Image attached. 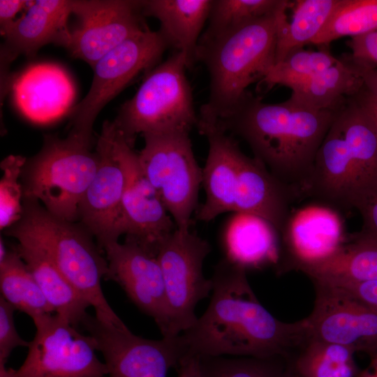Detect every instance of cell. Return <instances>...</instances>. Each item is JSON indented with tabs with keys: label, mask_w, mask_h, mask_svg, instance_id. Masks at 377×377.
Instances as JSON below:
<instances>
[{
	"label": "cell",
	"mask_w": 377,
	"mask_h": 377,
	"mask_svg": "<svg viewBox=\"0 0 377 377\" xmlns=\"http://www.w3.org/2000/svg\"><path fill=\"white\" fill-rule=\"evenodd\" d=\"M297 194L259 160L242 154L237 175L233 212L263 219L280 232Z\"/></svg>",
	"instance_id": "cell-21"
},
{
	"label": "cell",
	"mask_w": 377,
	"mask_h": 377,
	"mask_svg": "<svg viewBox=\"0 0 377 377\" xmlns=\"http://www.w3.org/2000/svg\"><path fill=\"white\" fill-rule=\"evenodd\" d=\"M91 143L71 132L65 138L46 135L40 151L23 166V198L36 199L52 214L75 222L98 167Z\"/></svg>",
	"instance_id": "cell-5"
},
{
	"label": "cell",
	"mask_w": 377,
	"mask_h": 377,
	"mask_svg": "<svg viewBox=\"0 0 377 377\" xmlns=\"http://www.w3.org/2000/svg\"><path fill=\"white\" fill-rule=\"evenodd\" d=\"M22 214L5 230L8 236L24 237L40 246L71 285L95 310L100 320L126 325L111 308L101 287L108 263L93 235L82 225L50 213L36 199L23 198Z\"/></svg>",
	"instance_id": "cell-4"
},
{
	"label": "cell",
	"mask_w": 377,
	"mask_h": 377,
	"mask_svg": "<svg viewBox=\"0 0 377 377\" xmlns=\"http://www.w3.org/2000/svg\"><path fill=\"white\" fill-rule=\"evenodd\" d=\"M339 60L326 47L317 51L298 49L275 64L260 82L266 89L275 85L289 88L299 81L331 68Z\"/></svg>",
	"instance_id": "cell-32"
},
{
	"label": "cell",
	"mask_w": 377,
	"mask_h": 377,
	"mask_svg": "<svg viewBox=\"0 0 377 377\" xmlns=\"http://www.w3.org/2000/svg\"><path fill=\"white\" fill-rule=\"evenodd\" d=\"M352 97L367 112L377 129V96L364 86Z\"/></svg>",
	"instance_id": "cell-40"
},
{
	"label": "cell",
	"mask_w": 377,
	"mask_h": 377,
	"mask_svg": "<svg viewBox=\"0 0 377 377\" xmlns=\"http://www.w3.org/2000/svg\"><path fill=\"white\" fill-rule=\"evenodd\" d=\"M1 297L33 321L55 313L15 247L0 260Z\"/></svg>",
	"instance_id": "cell-29"
},
{
	"label": "cell",
	"mask_w": 377,
	"mask_h": 377,
	"mask_svg": "<svg viewBox=\"0 0 377 377\" xmlns=\"http://www.w3.org/2000/svg\"><path fill=\"white\" fill-rule=\"evenodd\" d=\"M288 0H212L208 24L200 38L219 35L252 20L275 14Z\"/></svg>",
	"instance_id": "cell-31"
},
{
	"label": "cell",
	"mask_w": 377,
	"mask_h": 377,
	"mask_svg": "<svg viewBox=\"0 0 377 377\" xmlns=\"http://www.w3.org/2000/svg\"><path fill=\"white\" fill-rule=\"evenodd\" d=\"M73 1H31L26 12L16 19L6 34L1 47L3 64H8L19 54L34 56L48 43L68 49L71 31L67 22L73 13Z\"/></svg>",
	"instance_id": "cell-20"
},
{
	"label": "cell",
	"mask_w": 377,
	"mask_h": 377,
	"mask_svg": "<svg viewBox=\"0 0 377 377\" xmlns=\"http://www.w3.org/2000/svg\"><path fill=\"white\" fill-rule=\"evenodd\" d=\"M196 359L200 377H280L286 366L282 357H202Z\"/></svg>",
	"instance_id": "cell-33"
},
{
	"label": "cell",
	"mask_w": 377,
	"mask_h": 377,
	"mask_svg": "<svg viewBox=\"0 0 377 377\" xmlns=\"http://www.w3.org/2000/svg\"><path fill=\"white\" fill-rule=\"evenodd\" d=\"M34 338L17 369L0 367L7 377H106L95 339L52 313L34 320Z\"/></svg>",
	"instance_id": "cell-9"
},
{
	"label": "cell",
	"mask_w": 377,
	"mask_h": 377,
	"mask_svg": "<svg viewBox=\"0 0 377 377\" xmlns=\"http://www.w3.org/2000/svg\"><path fill=\"white\" fill-rule=\"evenodd\" d=\"M211 246L196 233L177 229L161 244L159 262L170 312L167 337L179 335L197 320V304L212 290L211 279L203 274V263Z\"/></svg>",
	"instance_id": "cell-10"
},
{
	"label": "cell",
	"mask_w": 377,
	"mask_h": 377,
	"mask_svg": "<svg viewBox=\"0 0 377 377\" xmlns=\"http://www.w3.org/2000/svg\"><path fill=\"white\" fill-rule=\"evenodd\" d=\"M349 207L356 209L362 220L361 230L353 235L377 244V179L355 191Z\"/></svg>",
	"instance_id": "cell-35"
},
{
	"label": "cell",
	"mask_w": 377,
	"mask_h": 377,
	"mask_svg": "<svg viewBox=\"0 0 377 377\" xmlns=\"http://www.w3.org/2000/svg\"><path fill=\"white\" fill-rule=\"evenodd\" d=\"M313 284V309L303 319L308 337L349 347L370 358L377 356V311L338 288Z\"/></svg>",
	"instance_id": "cell-14"
},
{
	"label": "cell",
	"mask_w": 377,
	"mask_h": 377,
	"mask_svg": "<svg viewBox=\"0 0 377 377\" xmlns=\"http://www.w3.org/2000/svg\"><path fill=\"white\" fill-rule=\"evenodd\" d=\"M26 158L9 156L2 161L0 181V227L6 230L22 217L23 188L20 179Z\"/></svg>",
	"instance_id": "cell-34"
},
{
	"label": "cell",
	"mask_w": 377,
	"mask_h": 377,
	"mask_svg": "<svg viewBox=\"0 0 377 377\" xmlns=\"http://www.w3.org/2000/svg\"><path fill=\"white\" fill-rule=\"evenodd\" d=\"M108 263L105 279L119 285L129 300L158 327L162 337L170 328V312L162 270L157 255L125 238L103 249Z\"/></svg>",
	"instance_id": "cell-17"
},
{
	"label": "cell",
	"mask_w": 377,
	"mask_h": 377,
	"mask_svg": "<svg viewBox=\"0 0 377 377\" xmlns=\"http://www.w3.org/2000/svg\"><path fill=\"white\" fill-rule=\"evenodd\" d=\"M185 55L175 52L150 71L113 121L133 146L137 135L188 132L197 126Z\"/></svg>",
	"instance_id": "cell-6"
},
{
	"label": "cell",
	"mask_w": 377,
	"mask_h": 377,
	"mask_svg": "<svg viewBox=\"0 0 377 377\" xmlns=\"http://www.w3.org/2000/svg\"><path fill=\"white\" fill-rule=\"evenodd\" d=\"M199 133L207 138L209 149L202 168L205 202L198 208V220L208 222L225 212H233L239 161L243 153L237 142L212 123L198 121Z\"/></svg>",
	"instance_id": "cell-19"
},
{
	"label": "cell",
	"mask_w": 377,
	"mask_h": 377,
	"mask_svg": "<svg viewBox=\"0 0 377 377\" xmlns=\"http://www.w3.org/2000/svg\"><path fill=\"white\" fill-rule=\"evenodd\" d=\"M373 72L377 75V68L371 69Z\"/></svg>",
	"instance_id": "cell-46"
},
{
	"label": "cell",
	"mask_w": 377,
	"mask_h": 377,
	"mask_svg": "<svg viewBox=\"0 0 377 377\" xmlns=\"http://www.w3.org/2000/svg\"><path fill=\"white\" fill-rule=\"evenodd\" d=\"M341 0H296L293 1L291 20L287 10L279 20L275 64L290 52L311 43L323 29Z\"/></svg>",
	"instance_id": "cell-27"
},
{
	"label": "cell",
	"mask_w": 377,
	"mask_h": 377,
	"mask_svg": "<svg viewBox=\"0 0 377 377\" xmlns=\"http://www.w3.org/2000/svg\"><path fill=\"white\" fill-rule=\"evenodd\" d=\"M138 155L143 173L158 192L177 228L189 231L198 209L202 168L195 159L188 132L143 135Z\"/></svg>",
	"instance_id": "cell-7"
},
{
	"label": "cell",
	"mask_w": 377,
	"mask_h": 377,
	"mask_svg": "<svg viewBox=\"0 0 377 377\" xmlns=\"http://www.w3.org/2000/svg\"><path fill=\"white\" fill-rule=\"evenodd\" d=\"M0 377H6L3 372L0 371Z\"/></svg>",
	"instance_id": "cell-45"
},
{
	"label": "cell",
	"mask_w": 377,
	"mask_h": 377,
	"mask_svg": "<svg viewBox=\"0 0 377 377\" xmlns=\"http://www.w3.org/2000/svg\"><path fill=\"white\" fill-rule=\"evenodd\" d=\"M115 124L105 121L98 136L96 151L99 163L96 175L78 207L77 219L103 247L119 242L122 235L121 202L125 175L115 143Z\"/></svg>",
	"instance_id": "cell-13"
},
{
	"label": "cell",
	"mask_w": 377,
	"mask_h": 377,
	"mask_svg": "<svg viewBox=\"0 0 377 377\" xmlns=\"http://www.w3.org/2000/svg\"><path fill=\"white\" fill-rule=\"evenodd\" d=\"M328 285L341 289L362 304L377 311V281Z\"/></svg>",
	"instance_id": "cell-38"
},
{
	"label": "cell",
	"mask_w": 377,
	"mask_h": 377,
	"mask_svg": "<svg viewBox=\"0 0 377 377\" xmlns=\"http://www.w3.org/2000/svg\"><path fill=\"white\" fill-rule=\"evenodd\" d=\"M15 309L0 297V364L6 365L13 350L29 347V342L18 334L14 320Z\"/></svg>",
	"instance_id": "cell-36"
},
{
	"label": "cell",
	"mask_w": 377,
	"mask_h": 377,
	"mask_svg": "<svg viewBox=\"0 0 377 377\" xmlns=\"http://www.w3.org/2000/svg\"><path fill=\"white\" fill-rule=\"evenodd\" d=\"M226 232V258L246 269L277 265L281 252L280 235L263 219L237 213Z\"/></svg>",
	"instance_id": "cell-24"
},
{
	"label": "cell",
	"mask_w": 377,
	"mask_h": 377,
	"mask_svg": "<svg viewBox=\"0 0 377 377\" xmlns=\"http://www.w3.org/2000/svg\"><path fill=\"white\" fill-rule=\"evenodd\" d=\"M361 73L365 88L377 96V75L371 69L362 70Z\"/></svg>",
	"instance_id": "cell-42"
},
{
	"label": "cell",
	"mask_w": 377,
	"mask_h": 377,
	"mask_svg": "<svg viewBox=\"0 0 377 377\" xmlns=\"http://www.w3.org/2000/svg\"><path fill=\"white\" fill-rule=\"evenodd\" d=\"M212 0H147L142 1L145 16L160 22L159 31L170 47L183 53L188 68L196 61L200 34L208 20Z\"/></svg>",
	"instance_id": "cell-22"
},
{
	"label": "cell",
	"mask_w": 377,
	"mask_h": 377,
	"mask_svg": "<svg viewBox=\"0 0 377 377\" xmlns=\"http://www.w3.org/2000/svg\"><path fill=\"white\" fill-rule=\"evenodd\" d=\"M363 86L361 71L346 54L331 68L292 84L290 98L315 109L338 110Z\"/></svg>",
	"instance_id": "cell-25"
},
{
	"label": "cell",
	"mask_w": 377,
	"mask_h": 377,
	"mask_svg": "<svg viewBox=\"0 0 377 377\" xmlns=\"http://www.w3.org/2000/svg\"><path fill=\"white\" fill-rule=\"evenodd\" d=\"M15 249L25 263L54 313L75 327L81 326L91 306L57 267L48 255L24 237H15Z\"/></svg>",
	"instance_id": "cell-23"
},
{
	"label": "cell",
	"mask_w": 377,
	"mask_h": 377,
	"mask_svg": "<svg viewBox=\"0 0 377 377\" xmlns=\"http://www.w3.org/2000/svg\"><path fill=\"white\" fill-rule=\"evenodd\" d=\"M209 305L179 334L185 358L251 357L289 359L307 339L303 319L279 320L259 302L246 269L226 257L215 266Z\"/></svg>",
	"instance_id": "cell-1"
},
{
	"label": "cell",
	"mask_w": 377,
	"mask_h": 377,
	"mask_svg": "<svg viewBox=\"0 0 377 377\" xmlns=\"http://www.w3.org/2000/svg\"><path fill=\"white\" fill-rule=\"evenodd\" d=\"M287 361V360H286ZM280 377H300L292 369L289 363L286 362V366Z\"/></svg>",
	"instance_id": "cell-44"
},
{
	"label": "cell",
	"mask_w": 377,
	"mask_h": 377,
	"mask_svg": "<svg viewBox=\"0 0 377 377\" xmlns=\"http://www.w3.org/2000/svg\"><path fill=\"white\" fill-rule=\"evenodd\" d=\"M27 5V1H0V31L4 36L9 28L16 20V15Z\"/></svg>",
	"instance_id": "cell-39"
},
{
	"label": "cell",
	"mask_w": 377,
	"mask_h": 377,
	"mask_svg": "<svg viewBox=\"0 0 377 377\" xmlns=\"http://www.w3.org/2000/svg\"><path fill=\"white\" fill-rule=\"evenodd\" d=\"M81 326L96 341L107 367L106 377H167L184 360L179 336L149 339L89 314Z\"/></svg>",
	"instance_id": "cell-11"
},
{
	"label": "cell",
	"mask_w": 377,
	"mask_h": 377,
	"mask_svg": "<svg viewBox=\"0 0 377 377\" xmlns=\"http://www.w3.org/2000/svg\"><path fill=\"white\" fill-rule=\"evenodd\" d=\"M73 13L80 24L71 31L68 50L91 68L110 51L147 27L142 1H73Z\"/></svg>",
	"instance_id": "cell-16"
},
{
	"label": "cell",
	"mask_w": 377,
	"mask_h": 377,
	"mask_svg": "<svg viewBox=\"0 0 377 377\" xmlns=\"http://www.w3.org/2000/svg\"><path fill=\"white\" fill-rule=\"evenodd\" d=\"M352 348L308 337L286 360L300 377H357Z\"/></svg>",
	"instance_id": "cell-28"
},
{
	"label": "cell",
	"mask_w": 377,
	"mask_h": 377,
	"mask_svg": "<svg viewBox=\"0 0 377 377\" xmlns=\"http://www.w3.org/2000/svg\"><path fill=\"white\" fill-rule=\"evenodd\" d=\"M291 3L278 13L256 19L212 38H200L196 61L209 75V96L198 119L215 123L275 64L279 20Z\"/></svg>",
	"instance_id": "cell-3"
},
{
	"label": "cell",
	"mask_w": 377,
	"mask_h": 377,
	"mask_svg": "<svg viewBox=\"0 0 377 377\" xmlns=\"http://www.w3.org/2000/svg\"><path fill=\"white\" fill-rule=\"evenodd\" d=\"M13 97L20 112L31 121H54L72 110L74 83L61 66L52 63L29 66L14 80Z\"/></svg>",
	"instance_id": "cell-18"
},
{
	"label": "cell",
	"mask_w": 377,
	"mask_h": 377,
	"mask_svg": "<svg viewBox=\"0 0 377 377\" xmlns=\"http://www.w3.org/2000/svg\"><path fill=\"white\" fill-rule=\"evenodd\" d=\"M370 359L369 366L364 369H360L357 377H377V356Z\"/></svg>",
	"instance_id": "cell-43"
},
{
	"label": "cell",
	"mask_w": 377,
	"mask_h": 377,
	"mask_svg": "<svg viewBox=\"0 0 377 377\" xmlns=\"http://www.w3.org/2000/svg\"><path fill=\"white\" fill-rule=\"evenodd\" d=\"M170 45L158 31L148 27L101 58L85 97L71 110L73 133L91 141L94 123L101 110L137 75L151 68Z\"/></svg>",
	"instance_id": "cell-8"
},
{
	"label": "cell",
	"mask_w": 377,
	"mask_h": 377,
	"mask_svg": "<svg viewBox=\"0 0 377 377\" xmlns=\"http://www.w3.org/2000/svg\"><path fill=\"white\" fill-rule=\"evenodd\" d=\"M340 212L317 202L292 210L280 232L278 274L302 271L334 254L348 239Z\"/></svg>",
	"instance_id": "cell-15"
},
{
	"label": "cell",
	"mask_w": 377,
	"mask_h": 377,
	"mask_svg": "<svg viewBox=\"0 0 377 377\" xmlns=\"http://www.w3.org/2000/svg\"><path fill=\"white\" fill-rule=\"evenodd\" d=\"M339 110L315 109L290 98L267 103L247 90L214 124L243 139L254 157L300 199L318 150Z\"/></svg>",
	"instance_id": "cell-2"
},
{
	"label": "cell",
	"mask_w": 377,
	"mask_h": 377,
	"mask_svg": "<svg viewBox=\"0 0 377 377\" xmlns=\"http://www.w3.org/2000/svg\"><path fill=\"white\" fill-rule=\"evenodd\" d=\"M301 272L313 282L332 285L377 281V244L351 234L334 254Z\"/></svg>",
	"instance_id": "cell-26"
},
{
	"label": "cell",
	"mask_w": 377,
	"mask_h": 377,
	"mask_svg": "<svg viewBox=\"0 0 377 377\" xmlns=\"http://www.w3.org/2000/svg\"><path fill=\"white\" fill-rule=\"evenodd\" d=\"M195 377H200L198 374V371H197V368H196V372H195Z\"/></svg>",
	"instance_id": "cell-47"
},
{
	"label": "cell",
	"mask_w": 377,
	"mask_h": 377,
	"mask_svg": "<svg viewBox=\"0 0 377 377\" xmlns=\"http://www.w3.org/2000/svg\"><path fill=\"white\" fill-rule=\"evenodd\" d=\"M376 29L377 0H341L311 44L327 46L339 38H354Z\"/></svg>",
	"instance_id": "cell-30"
},
{
	"label": "cell",
	"mask_w": 377,
	"mask_h": 377,
	"mask_svg": "<svg viewBox=\"0 0 377 377\" xmlns=\"http://www.w3.org/2000/svg\"><path fill=\"white\" fill-rule=\"evenodd\" d=\"M347 45L350 61L360 70L377 68V29L365 34L351 38Z\"/></svg>",
	"instance_id": "cell-37"
},
{
	"label": "cell",
	"mask_w": 377,
	"mask_h": 377,
	"mask_svg": "<svg viewBox=\"0 0 377 377\" xmlns=\"http://www.w3.org/2000/svg\"><path fill=\"white\" fill-rule=\"evenodd\" d=\"M115 127V147L125 175L122 235L157 255L161 244L177 228L158 192L143 173L138 154L116 124Z\"/></svg>",
	"instance_id": "cell-12"
},
{
	"label": "cell",
	"mask_w": 377,
	"mask_h": 377,
	"mask_svg": "<svg viewBox=\"0 0 377 377\" xmlns=\"http://www.w3.org/2000/svg\"><path fill=\"white\" fill-rule=\"evenodd\" d=\"M177 370V377H195L196 372L195 358L184 360Z\"/></svg>",
	"instance_id": "cell-41"
}]
</instances>
